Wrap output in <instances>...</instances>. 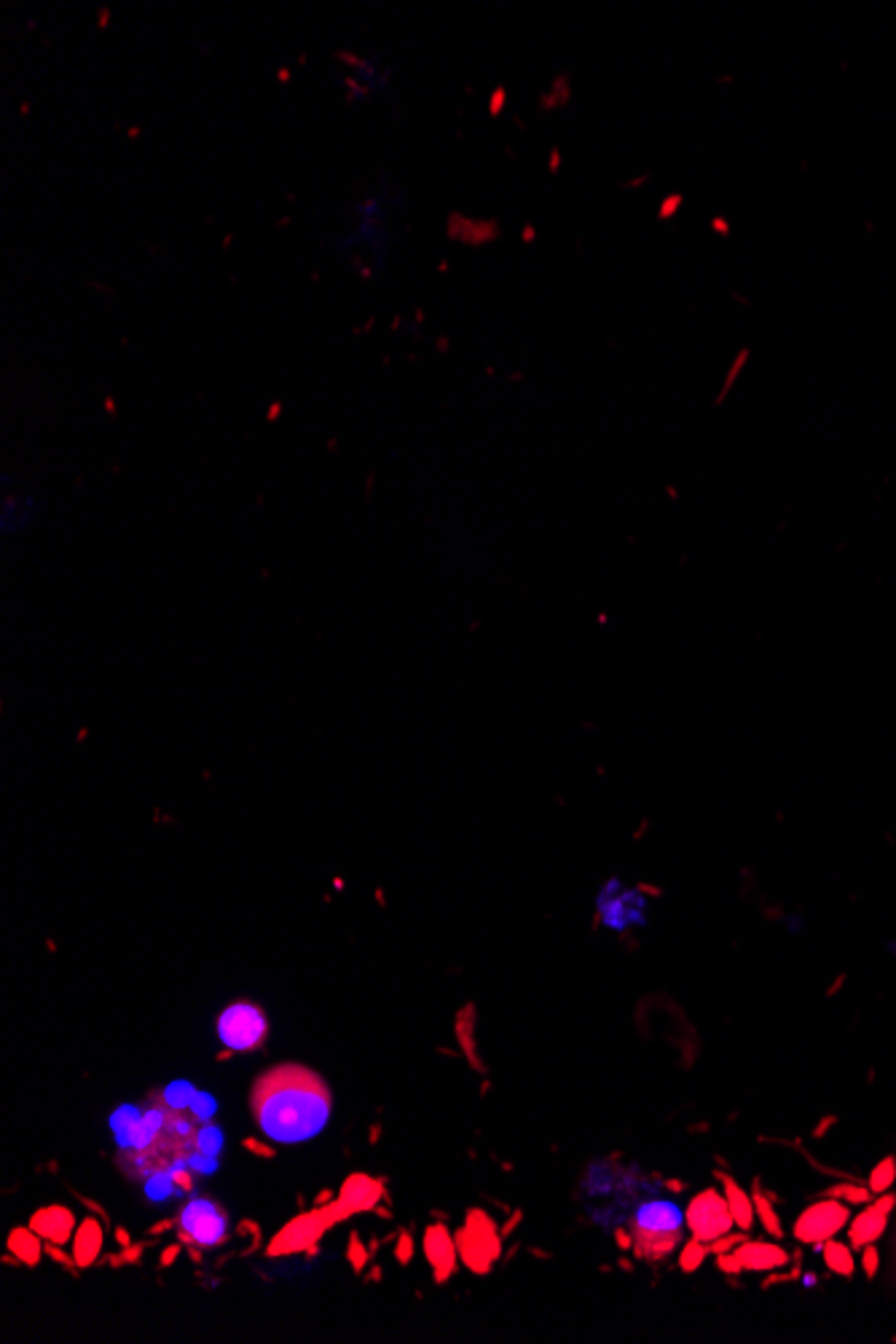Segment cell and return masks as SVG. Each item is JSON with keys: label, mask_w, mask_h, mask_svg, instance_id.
<instances>
[{"label": "cell", "mask_w": 896, "mask_h": 1344, "mask_svg": "<svg viewBox=\"0 0 896 1344\" xmlns=\"http://www.w3.org/2000/svg\"><path fill=\"white\" fill-rule=\"evenodd\" d=\"M424 1253H427V1259L435 1267L438 1277H448L451 1275V1269L457 1264V1242L448 1237V1232L443 1226H430L427 1234H424Z\"/></svg>", "instance_id": "5bb4252c"}, {"label": "cell", "mask_w": 896, "mask_h": 1344, "mask_svg": "<svg viewBox=\"0 0 896 1344\" xmlns=\"http://www.w3.org/2000/svg\"><path fill=\"white\" fill-rule=\"evenodd\" d=\"M457 1250L473 1272H486L492 1267L494 1259L500 1256V1234L494 1232L492 1218L483 1216L481 1210H473L459 1232Z\"/></svg>", "instance_id": "ba28073f"}, {"label": "cell", "mask_w": 896, "mask_h": 1344, "mask_svg": "<svg viewBox=\"0 0 896 1344\" xmlns=\"http://www.w3.org/2000/svg\"><path fill=\"white\" fill-rule=\"evenodd\" d=\"M862 1267H864V1275L870 1277V1280L878 1275L880 1253H878V1248H875V1245H867V1248H862Z\"/></svg>", "instance_id": "603a6c76"}, {"label": "cell", "mask_w": 896, "mask_h": 1344, "mask_svg": "<svg viewBox=\"0 0 896 1344\" xmlns=\"http://www.w3.org/2000/svg\"><path fill=\"white\" fill-rule=\"evenodd\" d=\"M344 86H346V92H349V95H346V103H354V100H357V97L371 95V86L357 84V81H354L352 76H346V78H344Z\"/></svg>", "instance_id": "d4e9b609"}, {"label": "cell", "mask_w": 896, "mask_h": 1344, "mask_svg": "<svg viewBox=\"0 0 896 1344\" xmlns=\"http://www.w3.org/2000/svg\"><path fill=\"white\" fill-rule=\"evenodd\" d=\"M896 1207V1197L894 1194H886L883 1191V1197L878 1202H872L864 1210H859L856 1216L848 1221V1242H851L853 1250H862L867 1245H875V1242L883 1237L888 1226V1216H891V1210Z\"/></svg>", "instance_id": "30bf717a"}, {"label": "cell", "mask_w": 896, "mask_h": 1344, "mask_svg": "<svg viewBox=\"0 0 896 1344\" xmlns=\"http://www.w3.org/2000/svg\"><path fill=\"white\" fill-rule=\"evenodd\" d=\"M89 285H92V288H95V291H105V293H113V291H111V288H108V285H97V283H89Z\"/></svg>", "instance_id": "1f68e13d"}, {"label": "cell", "mask_w": 896, "mask_h": 1344, "mask_svg": "<svg viewBox=\"0 0 896 1344\" xmlns=\"http://www.w3.org/2000/svg\"><path fill=\"white\" fill-rule=\"evenodd\" d=\"M73 1226H76V1221H73V1213H70L68 1207H60V1205H52V1207H44V1210H38V1213L33 1216V1221H30V1229L41 1234V1237H46L49 1242H54V1245H62V1242H68L70 1234H73Z\"/></svg>", "instance_id": "4fadbf2b"}, {"label": "cell", "mask_w": 896, "mask_h": 1344, "mask_svg": "<svg viewBox=\"0 0 896 1344\" xmlns=\"http://www.w3.org/2000/svg\"><path fill=\"white\" fill-rule=\"evenodd\" d=\"M225 1229H228V1218L221 1210V1205L216 1202H210V1199H194L189 1205L183 1207L181 1213V1234L183 1240L194 1242V1245H202V1248H210V1245H218V1242L225 1237Z\"/></svg>", "instance_id": "9c48e42d"}, {"label": "cell", "mask_w": 896, "mask_h": 1344, "mask_svg": "<svg viewBox=\"0 0 896 1344\" xmlns=\"http://www.w3.org/2000/svg\"><path fill=\"white\" fill-rule=\"evenodd\" d=\"M330 1224V1218H325L322 1210L317 1213H311V1216H303L298 1221L287 1226L274 1242H271V1253H287V1250H298L306 1248L309 1242H314L319 1237V1232Z\"/></svg>", "instance_id": "8fae6325"}, {"label": "cell", "mask_w": 896, "mask_h": 1344, "mask_svg": "<svg viewBox=\"0 0 896 1344\" xmlns=\"http://www.w3.org/2000/svg\"><path fill=\"white\" fill-rule=\"evenodd\" d=\"M333 1111L328 1084L306 1065L282 1062L260 1073L250 1092V1113L258 1130L274 1143L295 1146L317 1138Z\"/></svg>", "instance_id": "6da1fadb"}, {"label": "cell", "mask_w": 896, "mask_h": 1344, "mask_svg": "<svg viewBox=\"0 0 896 1344\" xmlns=\"http://www.w3.org/2000/svg\"><path fill=\"white\" fill-rule=\"evenodd\" d=\"M599 910H602L604 926L626 932L631 926H645L650 916L645 894L631 886H623L621 881H610L599 894Z\"/></svg>", "instance_id": "52a82bcc"}, {"label": "cell", "mask_w": 896, "mask_h": 1344, "mask_svg": "<svg viewBox=\"0 0 896 1344\" xmlns=\"http://www.w3.org/2000/svg\"><path fill=\"white\" fill-rule=\"evenodd\" d=\"M684 1226L692 1240L706 1242V1245L727 1237L735 1226L727 1197H722L716 1189H703L700 1194H695L684 1210Z\"/></svg>", "instance_id": "277c9868"}, {"label": "cell", "mask_w": 896, "mask_h": 1344, "mask_svg": "<svg viewBox=\"0 0 896 1344\" xmlns=\"http://www.w3.org/2000/svg\"><path fill=\"white\" fill-rule=\"evenodd\" d=\"M167 1103L170 1100L159 1092L151 1097L154 1127L140 1138V1143H135V1148L121 1151V1170L135 1181H151L156 1175L175 1173L197 1154L202 1119L194 1111Z\"/></svg>", "instance_id": "7a4b0ae2"}, {"label": "cell", "mask_w": 896, "mask_h": 1344, "mask_svg": "<svg viewBox=\"0 0 896 1344\" xmlns=\"http://www.w3.org/2000/svg\"><path fill=\"white\" fill-rule=\"evenodd\" d=\"M333 57H336L338 62H346V65H349V68H365V65H368V62L362 60L360 54L346 52V49H338V52H333Z\"/></svg>", "instance_id": "484cf974"}, {"label": "cell", "mask_w": 896, "mask_h": 1344, "mask_svg": "<svg viewBox=\"0 0 896 1344\" xmlns=\"http://www.w3.org/2000/svg\"><path fill=\"white\" fill-rule=\"evenodd\" d=\"M103 1250V1226L97 1224L95 1218H87L81 1229L73 1237V1256H76V1264L81 1267H89L92 1261L97 1259V1253Z\"/></svg>", "instance_id": "2e32d148"}, {"label": "cell", "mask_w": 896, "mask_h": 1344, "mask_svg": "<svg viewBox=\"0 0 896 1344\" xmlns=\"http://www.w3.org/2000/svg\"><path fill=\"white\" fill-rule=\"evenodd\" d=\"M140 135H143V127H132V129H127V138H130V140H138Z\"/></svg>", "instance_id": "f546056e"}, {"label": "cell", "mask_w": 896, "mask_h": 1344, "mask_svg": "<svg viewBox=\"0 0 896 1344\" xmlns=\"http://www.w3.org/2000/svg\"><path fill=\"white\" fill-rule=\"evenodd\" d=\"M840 1194H843L845 1202L851 1205V1202H867V1197H870L872 1191L862 1189V1186H840V1189L832 1191V1197H840Z\"/></svg>", "instance_id": "cb8c5ba5"}, {"label": "cell", "mask_w": 896, "mask_h": 1344, "mask_svg": "<svg viewBox=\"0 0 896 1344\" xmlns=\"http://www.w3.org/2000/svg\"><path fill=\"white\" fill-rule=\"evenodd\" d=\"M722 1186L735 1226H738L741 1232H751V1226H754V1199H751L738 1183L732 1181L730 1175H722Z\"/></svg>", "instance_id": "9a60e30c"}, {"label": "cell", "mask_w": 896, "mask_h": 1344, "mask_svg": "<svg viewBox=\"0 0 896 1344\" xmlns=\"http://www.w3.org/2000/svg\"><path fill=\"white\" fill-rule=\"evenodd\" d=\"M266 1030H268L266 1014H263L255 1004L247 1002L231 1004V1007L221 1014V1019H218V1036H221V1041H224L228 1049H233V1052H247V1049L260 1046V1041L266 1036Z\"/></svg>", "instance_id": "8992f818"}, {"label": "cell", "mask_w": 896, "mask_h": 1344, "mask_svg": "<svg viewBox=\"0 0 896 1344\" xmlns=\"http://www.w3.org/2000/svg\"><path fill=\"white\" fill-rule=\"evenodd\" d=\"M502 105H505V89L500 86V89H497V92H494V97H492V113H494V116L502 111Z\"/></svg>", "instance_id": "83f0119b"}, {"label": "cell", "mask_w": 896, "mask_h": 1344, "mask_svg": "<svg viewBox=\"0 0 896 1344\" xmlns=\"http://www.w3.org/2000/svg\"><path fill=\"white\" fill-rule=\"evenodd\" d=\"M19 113H22V116H27V113H30V103L19 105Z\"/></svg>", "instance_id": "d6a6232c"}, {"label": "cell", "mask_w": 896, "mask_h": 1344, "mask_svg": "<svg viewBox=\"0 0 896 1344\" xmlns=\"http://www.w3.org/2000/svg\"><path fill=\"white\" fill-rule=\"evenodd\" d=\"M754 1213H757L759 1221H762V1226H765L767 1232L773 1234V1237H781V1234H784V1232H781V1221H778L776 1210H773V1205H770V1202H767L762 1194H757V1197H754Z\"/></svg>", "instance_id": "7402d4cb"}, {"label": "cell", "mask_w": 896, "mask_h": 1344, "mask_svg": "<svg viewBox=\"0 0 896 1344\" xmlns=\"http://www.w3.org/2000/svg\"><path fill=\"white\" fill-rule=\"evenodd\" d=\"M231 240H233V234H225V237H224V250L231 248Z\"/></svg>", "instance_id": "4dcf8cb0"}, {"label": "cell", "mask_w": 896, "mask_h": 1344, "mask_svg": "<svg viewBox=\"0 0 896 1344\" xmlns=\"http://www.w3.org/2000/svg\"><path fill=\"white\" fill-rule=\"evenodd\" d=\"M631 1229H634V1245L637 1256L650 1261L666 1259L669 1253L679 1248L681 1229H684V1213L673 1199L653 1197L645 1199L631 1216Z\"/></svg>", "instance_id": "3957f363"}, {"label": "cell", "mask_w": 896, "mask_h": 1344, "mask_svg": "<svg viewBox=\"0 0 896 1344\" xmlns=\"http://www.w3.org/2000/svg\"><path fill=\"white\" fill-rule=\"evenodd\" d=\"M824 1264H827L835 1275L851 1277L853 1272H856V1259H853L851 1245H843V1242H837L835 1237L824 1242Z\"/></svg>", "instance_id": "d6986e66"}, {"label": "cell", "mask_w": 896, "mask_h": 1344, "mask_svg": "<svg viewBox=\"0 0 896 1344\" xmlns=\"http://www.w3.org/2000/svg\"><path fill=\"white\" fill-rule=\"evenodd\" d=\"M706 1253H708L706 1242L692 1240V1237H689V1242H684V1245H681V1256H679L681 1269H687V1272L698 1269L700 1261L706 1259Z\"/></svg>", "instance_id": "44dd1931"}, {"label": "cell", "mask_w": 896, "mask_h": 1344, "mask_svg": "<svg viewBox=\"0 0 896 1344\" xmlns=\"http://www.w3.org/2000/svg\"><path fill=\"white\" fill-rule=\"evenodd\" d=\"M894 1181H896V1159L894 1156H886V1159H883V1162L870 1173L867 1189H870L872 1194H883V1191H888L894 1186Z\"/></svg>", "instance_id": "ffe728a7"}, {"label": "cell", "mask_w": 896, "mask_h": 1344, "mask_svg": "<svg viewBox=\"0 0 896 1344\" xmlns=\"http://www.w3.org/2000/svg\"><path fill=\"white\" fill-rule=\"evenodd\" d=\"M732 1259L738 1261V1267L741 1269H751V1272H770V1269L784 1267L789 1256H786L784 1248H778L773 1242H746L741 1248L732 1253Z\"/></svg>", "instance_id": "7c38bea8"}, {"label": "cell", "mask_w": 896, "mask_h": 1344, "mask_svg": "<svg viewBox=\"0 0 896 1344\" xmlns=\"http://www.w3.org/2000/svg\"><path fill=\"white\" fill-rule=\"evenodd\" d=\"M290 78H293V73H290V70H287V68H279V70H276V81H282V84H287V81H290Z\"/></svg>", "instance_id": "f1b7e54d"}, {"label": "cell", "mask_w": 896, "mask_h": 1344, "mask_svg": "<svg viewBox=\"0 0 896 1344\" xmlns=\"http://www.w3.org/2000/svg\"><path fill=\"white\" fill-rule=\"evenodd\" d=\"M381 1197V1183L371 1181V1178H365V1175H354L349 1178L341 1191V1202H344L349 1210H368L379 1202Z\"/></svg>", "instance_id": "e0dca14e"}, {"label": "cell", "mask_w": 896, "mask_h": 1344, "mask_svg": "<svg viewBox=\"0 0 896 1344\" xmlns=\"http://www.w3.org/2000/svg\"><path fill=\"white\" fill-rule=\"evenodd\" d=\"M851 1221V1210H848V1202L837 1197H824L819 1202H813L802 1210L797 1221H794V1240L802 1242V1245H824L827 1240L837 1237V1232H843L845 1226Z\"/></svg>", "instance_id": "5b68a950"}, {"label": "cell", "mask_w": 896, "mask_h": 1344, "mask_svg": "<svg viewBox=\"0 0 896 1344\" xmlns=\"http://www.w3.org/2000/svg\"><path fill=\"white\" fill-rule=\"evenodd\" d=\"M108 25H111V6H100L97 9V27L108 30Z\"/></svg>", "instance_id": "4316f807"}, {"label": "cell", "mask_w": 896, "mask_h": 1344, "mask_svg": "<svg viewBox=\"0 0 896 1344\" xmlns=\"http://www.w3.org/2000/svg\"><path fill=\"white\" fill-rule=\"evenodd\" d=\"M9 1250L22 1264H38V1259H41V1234H33V1229H14L9 1237Z\"/></svg>", "instance_id": "ac0fdd59"}]
</instances>
